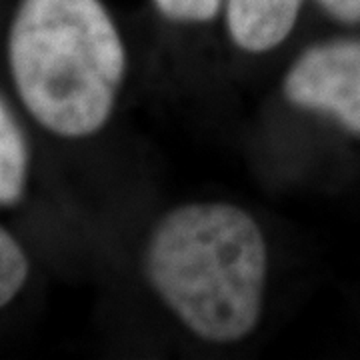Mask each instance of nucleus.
I'll use <instances>...</instances> for the list:
<instances>
[{
    "label": "nucleus",
    "mask_w": 360,
    "mask_h": 360,
    "mask_svg": "<svg viewBox=\"0 0 360 360\" xmlns=\"http://www.w3.org/2000/svg\"><path fill=\"white\" fill-rule=\"evenodd\" d=\"M144 276L198 340L229 347L257 330L269 286V243L258 220L226 200L174 206L155 224Z\"/></svg>",
    "instance_id": "1"
},
{
    "label": "nucleus",
    "mask_w": 360,
    "mask_h": 360,
    "mask_svg": "<svg viewBox=\"0 0 360 360\" xmlns=\"http://www.w3.org/2000/svg\"><path fill=\"white\" fill-rule=\"evenodd\" d=\"M8 66L42 129L86 139L108 124L129 72V52L103 0H20Z\"/></svg>",
    "instance_id": "2"
},
{
    "label": "nucleus",
    "mask_w": 360,
    "mask_h": 360,
    "mask_svg": "<svg viewBox=\"0 0 360 360\" xmlns=\"http://www.w3.org/2000/svg\"><path fill=\"white\" fill-rule=\"evenodd\" d=\"M283 96L360 139V39L335 37L309 44L286 68Z\"/></svg>",
    "instance_id": "3"
},
{
    "label": "nucleus",
    "mask_w": 360,
    "mask_h": 360,
    "mask_svg": "<svg viewBox=\"0 0 360 360\" xmlns=\"http://www.w3.org/2000/svg\"><path fill=\"white\" fill-rule=\"evenodd\" d=\"M304 0H224L231 42L246 54H266L292 34Z\"/></svg>",
    "instance_id": "4"
},
{
    "label": "nucleus",
    "mask_w": 360,
    "mask_h": 360,
    "mask_svg": "<svg viewBox=\"0 0 360 360\" xmlns=\"http://www.w3.org/2000/svg\"><path fill=\"white\" fill-rule=\"evenodd\" d=\"M30 155L22 130L0 98V206L16 205L26 188Z\"/></svg>",
    "instance_id": "5"
},
{
    "label": "nucleus",
    "mask_w": 360,
    "mask_h": 360,
    "mask_svg": "<svg viewBox=\"0 0 360 360\" xmlns=\"http://www.w3.org/2000/svg\"><path fill=\"white\" fill-rule=\"evenodd\" d=\"M28 258L11 232L0 226V309L18 295L28 278Z\"/></svg>",
    "instance_id": "6"
},
{
    "label": "nucleus",
    "mask_w": 360,
    "mask_h": 360,
    "mask_svg": "<svg viewBox=\"0 0 360 360\" xmlns=\"http://www.w3.org/2000/svg\"><path fill=\"white\" fill-rule=\"evenodd\" d=\"M156 11L179 25H205L217 18L224 0H153Z\"/></svg>",
    "instance_id": "7"
},
{
    "label": "nucleus",
    "mask_w": 360,
    "mask_h": 360,
    "mask_svg": "<svg viewBox=\"0 0 360 360\" xmlns=\"http://www.w3.org/2000/svg\"><path fill=\"white\" fill-rule=\"evenodd\" d=\"M338 25L360 26V0H314Z\"/></svg>",
    "instance_id": "8"
}]
</instances>
